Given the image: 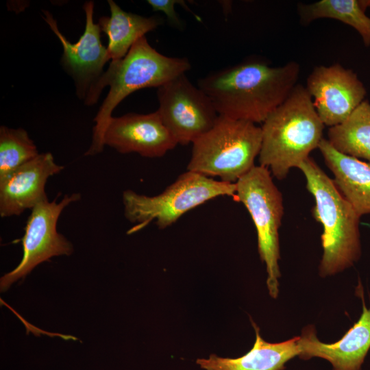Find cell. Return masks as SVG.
<instances>
[{"instance_id":"cell-1","label":"cell","mask_w":370,"mask_h":370,"mask_svg":"<svg viewBox=\"0 0 370 370\" xmlns=\"http://www.w3.org/2000/svg\"><path fill=\"white\" fill-rule=\"evenodd\" d=\"M299 72L296 62L271 66L249 59L208 74L198 80L197 86L219 116L262 123L291 94Z\"/></svg>"},{"instance_id":"cell-2","label":"cell","mask_w":370,"mask_h":370,"mask_svg":"<svg viewBox=\"0 0 370 370\" xmlns=\"http://www.w3.org/2000/svg\"><path fill=\"white\" fill-rule=\"evenodd\" d=\"M190 68L186 58L161 54L149 45L145 36L136 41L125 57L112 60L85 98V103L92 105L97 102L104 87H110L94 119L92 142L84 155L94 156L103 151V136L112 112L123 99L142 88H159Z\"/></svg>"},{"instance_id":"cell-3","label":"cell","mask_w":370,"mask_h":370,"mask_svg":"<svg viewBox=\"0 0 370 370\" xmlns=\"http://www.w3.org/2000/svg\"><path fill=\"white\" fill-rule=\"evenodd\" d=\"M260 165L282 180L318 148L325 125L306 87L297 84L262 123Z\"/></svg>"},{"instance_id":"cell-4","label":"cell","mask_w":370,"mask_h":370,"mask_svg":"<svg viewBox=\"0 0 370 370\" xmlns=\"http://www.w3.org/2000/svg\"><path fill=\"white\" fill-rule=\"evenodd\" d=\"M297 168L314 199L312 217L323 226L319 273L322 277L336 274L352 266L360 256V217L312 158L308 157Z\"/></svg>"},{"instance_id":"cell-5","label":"cell","mask_w":370,"mask_h":370,"mask_svg":"<svg viewBox=\"0 0 370 370\" xmlns=\"http://www.w3.org/2000/svg\"><path fill=\"white\" fill-rule=\"evenodd\" d=\"M261 143L260 127L219 115L214 126L193 143L187 169L235 184L255 166Z\"/></svg>"},{"instance_id":"cell-6","label":"cell","mask_w":370,"mask_h":370,"mask_svg":"<svg viewBox=\"0 0 370 370\" xmlns=\"http://www.w3.org/2000/svg\"><path fill=\"white\" fill-rule=\"evenodd\" d=\"M235 184L216 180L188 171L181 174L164 190L155 196L138 194L132 190L122 195L124 215L134 224L129 234L151 222L160 229L174 223L188 210L220 196L235 197Z\"/></svg>"},{"instance_id":"cell-7","label":"cell","mask_w":370,"mask_h":370,"mask_svg":"<svg viewBox=\"0 0 370 370\" xmlns=\"http://www.w3.org/2000/svg\"><path fill=\"white\" fill-rule=\"evenodd\" d=\"M236 186L234 197L247 209L256 229L258 249L261 260L266 264L269 295L276 298L280 277L279 230L284 214L282 193L270 171L260 165H255Z\"/></svg>"},{"instance_id":"cell-8","label":"cell","mask_w":370,"mask_h":370,"mask_svg":"<svg viewBox=\"0 0 370 370\" xmlns=\"http://www.w3.org/2000/svg\"><path fill=\"white\" fill-rule=\"evenodd\" d=\"M80 199L79 193L65 195L58 202L47 199L31 210L21 238L22 259L12 271L1 278V292H5L14 282L25 278L39 264L55 256L73 253V245L58 232L57 224L64 208Z\"/></svg>"},{"instance_id":"cell-9","label":"cell","mask_w":370,"mask_h":370,"mask_svg":"<svg viewBox=\"0 0 370 370\" xmlns=\"http://www.w3.org/2000/svg\"><path fill=\"white\" fill-rule=\"evenodd\" d=\"M157 97V112L177 144H193L214 126L219 117L208 96L185 73L158 88Z\"/></svg>"},{"instance_id":"cell-10","label":"cell","mask_w":370,"mask_h":370,"mask_svg":"<svg viewBox=\"0 0 370 370\" xmlns=\"http://www.w3.org/2000/svg\"><path fill=\"white\" fill-rule=\"evenodd\" d=\"M306 89L313 98L321 121L330 127L343 122L367 94L357 74L338 63L314 67L307 78Z\"/></svg>"},{"instance_id":"cell-11","label":"cell","mask_w":370,"mask_h":370,"mask_svg":"<svg viewBox=\"0 0 370 370\" xmlns=\"http://www.w3.org/2000/svg\"><path fill=\"white\" fill-rule=\"evenodd\" d=\"M86 25L77 42L72 43L60 32L57 22L48 11H43L44 19L59 38L63 48L62 62L75 79L77 92L86 98L89 91L103 73V68L110 60L107 47L101 42V29L93 21L94 3L84 5Z\"/></svg>"},{"instance_id":"cell-12","label":"cell","mask_w":370,"mask_h":370,"mask_svg":"<svg viewBox=\"0 0 370 370\" xmlns=\"http://www.w3.org/2000/svg\"><path fill=\"white\" fill-rule=\"evenodd\" d=\"M103 143L119 153H137L145 158L162 157L177 145L157 111L112 117Z\"/></svg>"},{"instance_id":"cell-13","label":"cell","mask_w":370,"mask_h":370,"mask_svg":"<svg viewBox=\"0 0 370 370\" xmlns=\"http://www.w3.org/2000/svg\"><path fill=\"white\" fill-rule=\"evenodd\" d=\"M63 169L51 153H42L1 180V217L18 216L47 199L45 186L48 179Z\"/></svg>"},{"instance_id":"cell-14","label":"cell","mask_w":370,"mask_h":370,"mask_svg":"<svg viewBox=\"0 0 370 370\" xmlns=\"http://www.w3.org/2000/svg\"><path fill=\"white\" fill-rule=\"evenodd\" d=\"M362 301L359 319L335 343L320 341L312 326L304 329L299 336L298 356L303 360L323 358L331 363L333 370H361L370 349V308Z\"/></svg>"},{"instance_id":"cell-15","label":"cell","mask_w":370,"mask_h":370,"mask_svg":"<svg viewBox=\"0 0 370 370\" xmlns=\"http://www.w3.org/2000/svg\"><path fill=\"white\" fill-rule=\"evenodd\" d=\"M256 332L253 347L243 356L236 358L211 354L208 358H198L196 363L204 370H284L285 364L300 353L299 336L280 343L264 341L254 322Z\"/></svg>"},{"instance_id":"cell-16","label":"cell","mask_w":370,"mask_h":370,"mask_svg":"<svg viewBox=\"0 0 370 370\" xmlns=\"http://www.w3.org/2000/svg\"><path fill=\"white\" fill-rule=\"evenodd\" d=\"M318 149L336 186L358 215L370 214V163L338 151L324 138Z\"/></svg>"},{"instance_id":"cell-17","label":"cell","mask_w":370,"mask_h":370,"mask_svg":"<svg viewBox=\"0 0 370 370\" xmlns=\"http://www.w3.org/2000/svg\"><path fill=\"white\" fill-rule=\"evenodd\" d=\"M110 16L99 20L101 31L108 38L109 59L116 60L125 56L134 43L162 23L160 16L145 17L123 10L114 1H108Z\"/></svg>"},{"instance_id":"cell-18","label":"cell","mask_w":370,"mask_h":370,"mask_svg":"<svg viewBox=\"0 0 370 370\" xmlns=\"http://www.w3.org/2000/svg\"><path fill=\"white\" fill-rule=\"evenodd\" d=\"M328 140L338 151L370 163V103L364 100L341 123L330 127Z\"/></svg>"},{"instance_id":"cell-19","label":"cell","mask_w":370,"mask_h":370,"mask_svg":"<svg viewBox=\"0 0 370 370\" xmlns=\"http://www.w3.org/2000/svg\"><path fill=\"white\" fill-rule=\"evenodd\" d=\"M302 24L308 25L319 18H332L355 29L365 47L370 46V17L366 15L360 0H321L298 5Z\"/></svg>"},{"instance_id":"cell-20","label":"cell","mask_w":370,"mask_h":370,"mask_svg":"<svg viewBox=\"0 0 370 370\" xmlns=\"http://www.w3.org/2000/svg\"><path fill=\"white\" fill-rule=\"evenodd\" d=\"M39 153L26 130L1 126L0 180Z\"/></svg>"},{"instance_id":"cell-21","label":"cell","mask_w":370,"mask_h":370,"mask_svg":"<svg viewBox=\"0 0 370 370\" xmlns=\"http://www.w3.org/2000/svg\"><path fill=\"white\" fill-rule=\"evenodd\" d=\"M147 2L153 11L164 12L169 21L177 28L182 27L183 25L175 10V5L180 4L190 12L186 3L181 0H147Z\"/></svg>"},{"instance_id":"cell-22","label":"cell","mask_w":370,"mask_h":370,"mask_svg":"<svg viewBox=\"0 0 370 370\" xmlns=\"http://www.w3.org/2000/svg\"><path fill=\"white\" fill-rule=\"evenodd\" d=\"M360 4L362 7L366 10L367 8H370V0H362L360 1Z\"/></svg>"}]
</instances>
